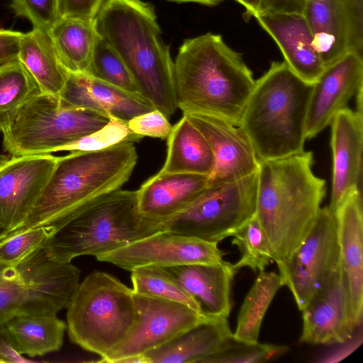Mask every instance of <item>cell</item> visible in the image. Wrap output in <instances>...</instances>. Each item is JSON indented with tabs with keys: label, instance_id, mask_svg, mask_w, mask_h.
<instances>
[{
	"label": "cell",
	"instance_id": "44",
	"mask_svg": "<svg viewBox=\"0 0 363 363\" xmlns=\"http://www.w3.org/2000/svg\"><path fill=\"white\" fill-rule=\"evenodd\" d=\"M306 1V0H262L259 13L303 14Z\"/></svg>",
	"mask_w": 363,
	"mask_h": 363
},
{
	"label": "cell",
	"instance_id": "15",
	"mask_svg": "<svg viewBox=\"0 0 363 363\" xmlns=\"http://www.w3.org/2000/svg\"><path fill=\"white\" fill-rule=\"evenodd\" d=\"M207 140L214 158L208 186L236 181L258 171L259 162L243 130L223 119L200 113H183Z\"/></svg>",
	"mask_w": 363,
	"mask_h": 363
},
{
	"label": "cell",
	"instance_id": "10",
	"mask_svg": "<svg viewBox=\"0 0 363 363\" xmlns=\"http://www.w3.org/2000/svg\"><path fill=\"white\" fill-rule=\"evenodd\" d=\"M257 172L208 186L186 208L164 222L162 230L214 243L233 236L255 215Z\"/></svg>",
	"mask_w": 363,
	"mask_h": 363
},
{
	"label": "cell",
	"instance_id": "14",
	"mask_svg": "<svg viewBox=\"0 0 363 363\" xmlns=\"http://www.w3.org/2000/svg\"><path fill=\"white\" fill-rule=\"evenodd\" d=\"M57 160L52 154L0 157V225L9 234L27 218Z\"/></svg>",
	"mask_w": 363,
	"mask_h": 363
},
{
	"label": "cell",
	"instance_id": "12",
	"mask_svg": "<svg viewBox=\"0 0 363 363\" xmlns=\"http://www.w3.org/2000/svg\"><path fill=\"white\" fill-rule=\"evenodd\" d=\"M135 323L125 341L101 362L120 363L143 355L207 318L182 303L133 293Z\"/></svg>",
	"mask_w": 363,
	"mask_h": 363
},
{
	"label": "cell",
	"instance_id": "4",
	"mask_svg": "<svg viewBox=\"0 0 363 363\" xmlns=\"http://www.w3.org/2000/svg\"><path fill=\"white\" fill-rule=\"evenodd\" d=\"M138 158L133 143L57 157L48 182L27 218L5 239L40 226L57 230L86 206L121 189L130 178Z\"/></svg>",
	"mask_w": 363,
	"mask_h": 363
},
{
	"label": "cell",
	"instance_id": "17",
	"mask_svg": "<svg viewBox=\"0 0 363 363\" xmlns=\"http://www.w3.org/2000/svg\"><path fill=\"white\" fill-rule=\"evenodd\" d=\"M301 311V342L332 345L353 335L359 325L352 318L341 264Z\"/></svg>",
	"mask_w": 363,
	"mask_h": 363
},
{
	"label": "cell",
	"instance_id": "48",
	"mask_svg": "<svg viewBox=\"0 0 363 363\" xmlns=\"http://www.w3.org/2000/svg\"><path fill=\"white\" fill-rule=\"evenodd\" d=\"M9 233V232L8 230H6L0 225V242H1L3 240L6 238Z\"/></svg>",
	"mask_w": 363,
	"mask_h": 363
},
{
	"label": "cell",
	"instance_id": "25",
	"mask_svg": "<svg viewBox=\"0 0 363 363\" xmlns=\"http://www.w3.org/2000/svg\"><path fill=\"white\" fill-rule=\"evenodd\" d=\"M232 334L227 318H207L143 355L147 363H203Z\"/></svg>",
	"mask_w": 363,
	"mask_h": 363
},
{
	"label": "cell",
	"instance_id": "11",
	"mask_svg": "<svg viewBox=\"0 0 363 363\" xmlns=\"http://www.w3.org/2000/svg\"><path fill=\"white\" fill-rule=\"evenodd\" d=\"M340 265L337 219L328 206L321 207L313 228L290 257L277 264L283 285L300 311Z\"/></svg>",
	"mask_w": 363,
	"mask_h": 363
},
{
	"label": "cell",
	"instance_id": "36",
	"mask_svg": "<svg viewBox=\"0 0 363 363\" xmlns=\"http://www.w3.org/2000/svg\"><path fill=\"white\" fill-rule=\"evenodd\" d=\"M141 139L130 130L127 123L111 117L101 128L59 147L55 152L97 151L120 143L138 142Z\"/></svg>",
	"mask_w": 363,
	"mask_h": 363
},
{
	"label": "cell",
	"instance_id": "42",
	"mask_svg": "<svg viewBox=\"0 0 363 363\" xmlns=\"http://www.w3.org/2000/svg\"><path fill=\"white\" fill-rule=\"evenodd\" d=\"M362 342V324L359 325L353 335L347 340L334 344L335 346L317 359V362L337 363L355 351Z\"/></svg>",
	"mask_w": 363,
	"mask_h": 363
},
{
	"label": "cell",
	"instance_id": "23",
	"mask_svg": "<svg viewBox=\"0 0 363 363\" xmlns=\"http://www.w3.org/2000/svg\"><path fill=\"white\" fill-rule=\"evenodd\" d=\"M208 186L207 175L158 172L137 190L139 210L145 217L163 224L191 205Z\"/></svg>",
	"mask_w": 363,
	"mask_h": 363
},
{
	"label": "cell",
	"instance_id": "1",
	"mask_svg": "<svg viewBox=\"0 0 363 363\" xmlns=\"http://www.w3.org/2000/svg\"><path fill=\"white\" fill-rule=\"evenodd\" d=\"M178 108L183 113L215 116L239 125L255 84L242 55L220 35L186 39L174 61Z\"/></svg>",
	"mask_w": 363,
	"mask_h": 363
},
{
	"label": "cell",
	"instance_id": "45",
	"mask_svg": "<svg viewBox=\"0 0 363 363\" xmlns=\"http://www.w3.org/2000/svg\"><path fill=\"white\" fill-rule=\"evenodd\" d=\"M33 362L17 352L0 330V362L25 363Z\"/></svg>",
	"mask_w": 363,
	"mask_h": 363
},
{
	"label": "cell",
	"instance_id": "19",
	"mask_svg": "<svg viewBox=\"0 0 363 363\" xmlns=\"http://www.w3.org/2000/svg\"><path fill=\"white\" fill-rule=\"evenodd\" d=\"M58 97L64 107L90 109L127 123L155 109L142 96L84 73L69 72Z\"/></svg>",
	"mask_w": 363,
	"mask_h": 363
},
{
	"label": "cell",
	"instance_id": "37",
	"mask_svg": "<svg viewBox=\"0 0 363 363\" xmlns=\"http://www.w3.org/2000/svg\"><path fill=\"white\" fill-rule=\"evenodd\" d=\"M56 229L40 226L16 234L0 242V260L16 264L45 246Z\"/></svg>",
	"mask_w": 363,
	"mask_h": 363
},
{
	"label": "cell",
	"instance_id": "7",
	"mask_svg": "<svg viewBox=\"0 0 363 363\" xmlns=\"http://www.w3.org/2000/svg\"><path fill=\"white\" fill-rule=\"evenodd\" d=\"M67 308L70 340L101 359L125 341L136 318L132 289L99 271L79 283Z\"/></svg>",
	"mask_w": 363,
	"mask_h": 363
},
{
	"label": "cell",
	"instance_id": "18",
	"mask_svg": "<svg viewBox=\"0 0 363 363\" xmlns=\"http://www.w3.org/2000/svg\"><path fill=\"white\" fill-rule=\"evenodd\" d=\"M332 185L328 207L335 213L344 199L361 189L363 112L345 107L331 123Z\"/></svg>",
	"mask_w": 363,
	"mask_h": 363
},
{
	"label": "cell",
	"instance_id": "16",
	"mask_svg": "<svg viewBox=\"0 0 363 363\" xmlns=\"http://www.w3.org/2000/svg\"><path fill=\"white\" fill-rule=\"evenodd\" d=\"M363 89V55L350 51L325 67L313 83L306 125L311 139L328 126L336 113Z\"/></svg>",
	"mask_w": 363,
	"mask_h": 363
},
{
	"label": "cell",
	"instance_id": "49",
	"mask_svg": "<svg viewBox=\"0 0 363 363\" xmlns=\"http://www.w3.org/2000/svg\"><path fill=\"white\" fill-rule=\"evenodd\" d=\"M235 1L238 2V0H234Z\"/></svg>",
	"mask_w": 363,
	"mask_h": 363
},
{
	"label": "cell",
	"instance_id": "38",
	"mask_svg": "<svg viewBox=\"0 0 363 363\" xmlns=\"http://www.w3.org/2000/svg\"><path fill=\"white\" fill-rule=\"evenodd\" d=\"M16 15L28 19L33 28L49 31L60 18L58 0H11Z\"/></svg>",
	"mask_w": 363,
	"mask_h": 363
},
{
	"label": "cell",
	"instance_id": "40",
	"mask_svg": "<svg viewBox=\"0 0 363 363\" xmlns=\"http://www.w3.org/2000/svg\"><path fill=\"white\" fill-rule=\"evenodd\" d=\"M106 0H58L60 17L94 20Z\"/></svg>",
	"mask_w": 363,
	"mask_h": 363
},
{
	"label": "cell",
	"instance_id": "20",
	"mask_svg": "<svg viewBox=\"0 0 363 363\" xmlns=\"http://www.w3.org/2000/svg\"><path fill=\"white\" fill-rule=\"evenodd\" d=\"M340 264L347 287L352 318L362 323L363 214L361 189L352 191L336 212Z\"/></svg>",
	"mask_w": 363,
	"mask_h": 363
},
{
	"label": "cell",
	"instance_id": "39",
	"mask_svg": "<svg viewBox=\"0 0 363 363\" xmlns=\"http://www.w3.org/2000/svg\"><path fill=\"white\" fill-rule=\"evenodd\" d=\"M128 125L142 138L147 136L165 140L172 129L169 119L157 109L135 116L128 122Z\"/></svg>",
	"mask_w": 363,
	"mask_h": 363
},
{
	"label": "cell",
	"instance_id": "21",
	"mask_svg": "<svg viewBox=\"0 0 363 363\" xmlns=\"http://www.w3.org/2000/svg\"><path fill=\"white\" fill-rule=\"evenodd\" d=\"M162 267L193 298L203 316L228 318L232 282L237 273L233 264L223 260Z\"/></svg>",
	"mask_w": 363,
	"mask_h": 363
},
{
	"label": "cell",
	"instance_id": "32",
	"mask_svg": "<svg viewBox=\"0 0 363 363\" xmlns=\"http://www.w3.org/2000/svg\"><path fill=\"white\" fill-rule=\"evenodd\" d=\"M130 272L133 293L178 301L200 313L196 301L163 267L146 265Z\"/></svg>",
	"mask_w": 363,
	"mask_h": 363
},
{
	"label": "cell",
	"instance_id": "43",
	"mask_svg": "<svg viewBox=\"0 0 363 363\" xmlns=\"http://www.w3.org/2000/svg\"><path fill=\"white\" fill-rule=\"evenodd\" d=\"M23 33L0 28V67L18 60L19 45Z\"/></svg>",
	"mask_w": 363,
	"mask_h": 363
},
{
	"label": "cell",
	"instance_id": "22",
	"mask_svg": "<svg viewBox=\"0 0 363 363\" xmlns=\"http://www.w3.org/2000/svg\"><path fill=\"white\" fill-rule=\"evenodd\" d=\"M255 18L279 46L284 62L300 78L314 83L325 67L303 14L259 13Z\"/></svg>",
	"mask_w": 363,
	"mask_h": 363
},
{
	"label": "cell",
	"instance_id": "30",
	"mask_svg": "<svg viewBox=\"0 0 363 363\" xmlns=\"http://www.w3.org/2000/svg\"><path fill=\"white\" fill-rule=\"evenodd\" d=\"M282 286L279 274L264 270L259 272L240 309L233 334L235 338L247 342H258L264 315Z\"/></svg>",
	"mask_w": 363,
	"mask_h": 363
},
{
	"label": "cell",
	"instance_id": "34",
	"mask_svg": "<svg viewBox=\"0 0 363 363\" xmlns=\"http://www.w3.org/2000/svg\"><path fill=\"white\" fill-rule=\"evenodd\" d=\"M87 74L141 96L134 79L121 57L99 35L95 44Z\"/></svg>",
	"mask_w": 363,
	"mask_h": 363
},
{
	"label": "cell",
	"instance_id": "24",
	"mask_svg": "<svg viewBox=\"0 0 363 363\" xmlns=\"http://www.w3.org/2000/svg\"><path fill=\"white\" fill-rule=\"evenodd\" d=\"M303 15L325 67L350 51V28L343 0H306Z\"/></svg>",
	"mask_w": 363,
	"mask_h": 363
},
{
	"label": "cell",
	"instance_id": "27",
	"mask_svg": "<svg viewBox=\"0 0 363 363\" xmlns=\"http://www.w3.org/2000/svg\"><path fill=\"white\" fill-rule=\"evenodd\" d=\"M213 165V155L207 140L183 115L172 126L167 138V156L159 172L196 174L208 177Z\"/></svg>",
	"mask_w": 363,
	"mask_h": 363
},
{
	"label": "cell",
	"instance_id": "9",
	"mask_svg": "<svg viewBox=\"0 0 363 363\" xmlns=\"http://www.w3.org/2000/svg\"><path fill=\"white\" fill-rule=\"evenodd\" d=\"M111 117L67 108L58 96L40 92L28 99L3 129V147L12 156L52 154L104 127Z\"/></svg>",
	"mask_w": 363,
	"mask_h": 363
},
{
	"label": "cell",
	"instance_id": "41",
	"mask_svg": "<svg viewBox=\"0 0 363 363\" xmlns=\"http://www.w3.org/2000/svg\"><path fill=\"white\" fill-rule=\"evenodd\" d=\"M350 28V51L363 55V0H343Z\"/></svg>",
	"mask_w": 363,
	"mask_h": 363
},
{
	"label": "cell",
	"instance_id": "6",
	"mask_svg": "<svg viewBox=\"0 0 363 363\" xmlns=\"http://www.w3.org/2000/svg\"><path fill=\"white\" fill-rule=\"evenodd\" d=\"M162 230L140 211L138 192L118 189L91 203L62 224L45 247L55 261L98 257Z\"/></svg>",
	"mask_w": 363,
	"mask_h": 363
},
{
	"label": "cell",
	"instance_id": "5",
	"mask_svg": "<svg viewBox=\"0 0 363 363\" xmlns=\"http://www.w3.org/2000/svg\"><path fill=\"white\" fill-rule=\"evenodd\" d=\"M313 83L284 62H273L255 80L239 126L260 162L304 150L306 125Z\"/></svg>",
	"mask_w": 363,
	"mask_h": 363
},
{
	"label": "cell",
	"instance_id": "13",
	"mask_svg": "<svg viewBox=\"0 0 363 363\" xmlns=\"http://www.w3.org/2000/svg\"><path fill=\"white\" fill-rule=\"evenodd\" d=\"M223 257L218 243L162 230L96 259L130 272L146 265L218 263L223 261Z\"/></svg>",
	"mask_w": 363,
	"mask_h": 363
},
{
	"label": "cell",
	"instance_id": "2",
	"mask_svg": "<svg viewBox=\"0 0 363 363\" xmlns=\"http://www.w3.org/2000/svg\"><path fill=\"white\" fill-rule=\"evenodd\" d=\"M305 151L263 161L257 172L255 215L277 264L286 262L313 228L326 194V182L313 172Z\"/></svg>",
	"mask_w": 363,
	"mask_h": 363
},
{
	"label": "cell",
	"instance_id": "8",
	"mask_svg": "<svg viewBox=\"0 0 363 363\" xmlns=\"http://www.w3.org/2000/svg\"><path fill=\"white\" fill-rule=\"evenodd\" d=\"M80 270L52 259L45 247L16 264L0 260V325L20 315H57L79 284Z\"/></svg>",
	"mask_w": 363,
	"mask_h": 363
},
{
	"label": "cell",
	"instance_id": "46",
	"mask_svg": "<svg viewBox=\"0 0 363 363\" xmlns=\"http://www.w3.org/2000/svg\"><path fill=\"white\" fill-rule=\"evenodd\" d=\"M262 0H238V3L242 5L245 9V18H250L259 13Z\"/></svg>",
	"mask_w": 363,
	"mask_h": 363
},
{
	"label": "cell",
	"instance_id": "33",
	"mask_svg": "<svg viewBox=\"0 0 363 363\" xmlns=\"http://www.w3.org/2000/svg\"><path fill=\"white\" fill-rule=\"evenodd\" d=\"M232 243L240 252V258L233 267L238 272L248 267L253 272L264 271L273 260L268 238L254 215L233 235Z\"/></svg>",
	"mask_w": 363,
	"mask_h": 363
},
{
	"label": "cell",
	"instance_id": "31",
	"mask_svg": "<svg viewBox=\"0 0 363 363\" xmlns=\"http://www.w3.org/2000/svg\"><path fill=\"white\" fill-rule=\"evenodd\" d=\"M41 90L26 67L14 60L0 67V131L28 99Z\"/></svg>",
	"mask_w": 363,
	"mask_h": 363
},
{
	"label": "cell",
	"instance_id": "35",
	"mask_svg": "<svg viewBox=\"0 0 363 363\" xmlns=\"http://www.w3.org/2000/svg\"><path fill=\"white\" fill-rule=\"evenodd\" d=\"M288 350L285 345L242 341L232 334L203 363H263L282 356Z\"/></svg>",
	"mask_w": 363,
	"mask_h": 363
},
{
	"label": "cell",
	"instance_id": "26",
	"mask_svg": "<svg viewBox=\"0 0 363 363\" xmlns=\"http://www.w3.org/2000/svg\"><path fill=\"white\" fill-rule=\"evenodd\" d=\"M66 328L65 323L57 315H20L0 325L16 352L30 357L59 350Z\"/></svg>",
	"mask_w": 363,
	"mask_h": 363
},
{
	"label": "cell",
	"instance_id": "28",
	"mask_svg": "<svg viewBox=\"0 0 363 363\" xmlns=\"http://www.w3.org/2000/svg\"><path fill=\"white\" fill-rule=\"evenodd\" d=\"M18 60L33 76L41 92L59 95L69 72L61 63L48 31L33 28L23 33Z\"/></svg>",
	"mask_w": 363,
	"mask_h": 363
},
{
	"label": "cell",
	"instance_id": "29",
	"mask_svg": "<svg viewBox=\"0 0 363 363\" xmlns=\"http://www.w3.org/2000/svg\"><path fill=\"white\" fill-rule=\"evenodd\" d=\"M48 32L65 68L88 74L99 37L95 19L60 17Z\"/></svg>",
	"mask_w": 363,
	"mask_h": 363
},
{
	"label": "cell",
	"instance_id": "47",
	"mask_svg": "<svg viewBox=\"0 0 363 363\" xmlns=\"http://www.w3.org/2000/svg\"><path fill=\"white\" fill-rule=\"evenodd\" d=\"M172 2H175L178 4L182 3H194V4H199L201 5L208 6H213L218 5L222 0H167Z\"/></svg>",
	"mask_w": 363,
	"mask_h": 363
},
{
	"label": "cell",
	"instance_id": "3",
	"mask_svg": "<svg viewBox=\"0 0 363 363\" xmlns=\"http://www.w3.org/2000/svg\"><path fill=\"white\" fill-rule=\"evenodd\" d=\"M95 25L127 66L141 96L171 118L178 108L174 61L154 6L142 0H106Z\"/></svg>",
	"mask_w": 363,
	"mask_h": 363
}]
</instances>
